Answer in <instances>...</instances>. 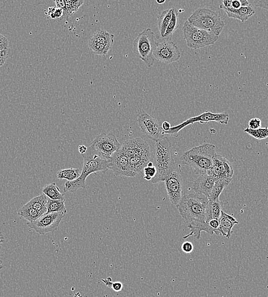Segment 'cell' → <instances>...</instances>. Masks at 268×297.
I'll list each match as a JSON object with an SVG mask.
<instances>
[{
	"instance_id": "cell-1",
	"label": "cell",
	"mask_w": 268,
	"mask_h": 297,
	"mask_svg": "<svg viewBox=\"0 0 268 297\" xmlns=\"http://www.w3.org/2000/svg\"><path fill=\"white\" fill-rule=\"evenodd\" d=\"M153 164L157 169L156 175L151 180L154 184L164 182L174 171L175 162L172 155V145L167 137L161 138L155 142Z\"/></svg>"
},
{
	"instance_id": "cell-2",
	"label": "cell",
	"mask_w": 268,
	"mask_h": 297,
	"mask_svg": "<svg viewBox=\"0 0 268 297\" xmlns=\"http://www.w3.org/2000/svg\"><path fill=\"white\" fill-rule=\"evenodd\" d=\"M209 200L205 196L191 193L181 198L176 206L183 218L189 223H206L208 213Z\"/></svg>"
},
{
	"instance_id": "cell-3",
	"label": "cell",
	"mask_w": 268,
	"mask_h": 297,
	"mask_svg": "<svg viewBox=\"0 0 268 297\" xmlns=\"http://www.w3.org/2000/svg\"><path fill=\"white\" fill-rule=\"evenodd\" d=\"M216 154L214 145L205 144L184 152L180 160L184 165L191 167L196 174L203 175L207 174L211 169Z\"/></svg>"
},
{
	"instance_id": "cell-4",
	"label": "cell",
	"mask_w": 268,
	"mask_h": 297,
	"mask_svg": "<svg viewBox=\"0 0 268 297\" xmlns=\"http://www.w3.org/2000/svg\"><path fill=\"white\" fill-rule=\"evenodd\" d=\"M84 159V165L81 175L79 179L73 182H67L63 188L64 192H75L81 188L86 187V180L92 173L98 172H106L109 170L110 161L103 160L98 155L95 154L89 147L87 152L82 155Z\"/></svg>"
},
{
	"instance_id": "cell-5",
	"label": "cell",
	"mask_w": 268,
	"mask_h": 297,
	"mask_svg": "<svg viewBox=\"0 0 268 297\" xmlns=\"http://www.w3.org/2000/svg\"><path fill=\"white\" fill-rule=\"evenodd\" d=\"M187 21L193 27L218 37L225 26L221 17L217 13L207 8L197 9L189 17Z\"/></svg>"
},
{
	"instance_id": "cell-6",
	"label": "cell",
	"mask_w": 268,
	"mask_h": 297,
	"mask_svg": "<svg viewBox=\"0 0 268 297\" xmlns=\"http://www.w3.org/2000/svg\"><path fill=\"white\" fill-rule=\"evenodd\" d=\"M158 43L155 40V34L150 28L138 34L133 42V50L136 56L144 62L148 68L153 66V53Z\"/></svg>"
},
{
	"instance_id": "cell-7",
	"label": "cell",
	"mask_w": 268,
	"mask_h": 297,
	"mask_svg": "<svg viewBox=\"0 0 268 297\" xmlns=\"http://www.w3.org/2000/svg\"><path fill=\"white\" fill-rule=\"evenodd\" d=\"M182 31L187 46L194 50L214 45L219 37L204 30L193 27L188 21L184 23Z\"/></svg>"
},
{
	"instance_id": "cell-8",
	"label": "cell",
	"mask_w": 268,
	"mask_h": 297,
	"mask_svg": "<svg viewBox=\"0 0 268 297\" xmlns=\"http://www.w3.org/2000/svg\"><path fill=\"white\" fill-rule=\"evenodd\" d=\"M121 145L112 133H103L95 139L89 147L95 154L103 159L110 161L113 154L120 148Z\"/></svg>"
},
{
	"instance_id": "cell-9",
	"label": "cell",
	"mask_w": 268,
	"mask_h": 297,
	"mask_svg": "<svg viewBox=\"0 0 268 297\" xmlns=\"http://www.w3.org/2000/svg\"><path fill=\"white\" fill-rule=\"evenodd\" d=\"M230 120V115L226 113H213L210 111L203 113L199 115L190 118L185 122L178 125V126L171 127L170 130L163 132V135H169L175 137H178L179 132L185 127L195 123L201 124L209 122H216L221 124L227 125Z\"/></svg>"
},
{
	"instance_id": "cell-10",
	"label": "cell",
	"mask_w": 268,
	"mask_h": 297,
	"mask_svg": "<svg viewBox=\"0 0 268 297\" xmlns=\"http://www.w3.org/2000/svg\"><path fill=\"white\" fill-rule=\"evenodd\" d=\"M64 215L59 213H46L42 215L36 221L28 222L27 225L40 234L53 233L57 230Z\"/></svg>"
},
{
	"instance_id": "cell-11",
	"label": "cell",
	"mask_w": 268,
	"mask_h": 297,
	"mask_svg": "<svg viewBox=\"0 0 268 297\" xmlns=\"http://www.w3.org/2000/svg\"><path fill=\"white\" fill-rule=\"evenodd\" d=\"M137 121L142 132L149 139L155 141L161 139L163 131L157 119L142 111L138 115Z\"/></svg>"
},
{
	"instance_id": "cell-12",
	"label": "cell",
	"mask_w": 268,
	"mask_h": 297,
	"mask_svg": "<svg viewBox=\"0 0 268 297\" xmlns=\"http://www.w3.org/2000/svg\"><path fill=\"white\" fill-rule=\"evenodd\" d=\"M154 57L159 62L169 64L178 61L180 52L178 47L174 42L165 40L158 43L153 53Z\"/></svg>"
},
{
	"instance_id": "cell-13",
	"label": "cell",
	"mask_w": 268,
	"mask_h": 297,
	"mask_svg": "<svg viewBox=\"0 0 268 297\" xmlns=\"http://www.w3.org/2000/svg\"><path fill=\"white\" fill-rule=\"evenodd\" d=\"M233 173L231 163L221 155L216 154L213 158V165L207 174L213 176L218 180H232Z\"/></svg>"
},
{
	"instance_id": "cell-14",
	"label": "cell",
	"mask_w": 268,
	"mask_h": 297,
	"mask_svg": "<svg viewBox=\"0 0 268 297\" xmlns=\"http://www.w3.org/2000/svg\"><path fill=\"white\" fill-rule=\"evenodd\" d=\"M109 169L114 172L116 176H126L134 177L131 170L129 158L125 154L122 148L116 151L110 160Z\"/></svg>"
},
{
	"instance_id": "cell-15",
	"label": "cell",
	"mask_w": 268,
	"mask_h": 297,
	"mask_svg": "<svg viewBox=\"0 0 268 297\" xmlns=\"http://www.w3.org/2000/svg\"><path fill=\"white\" fill-rule=\"evenodd\" d=\"M164 183L171 203L176 206L183 197V185L181 175L178 172L173 171L164 181Z\"/></svg>"
},
{
	"instance_id": "cell-16",
	"label": "cell",
	"mask_w": 268,
	"mask_h": 297,
	"mask_svg": "<svg viewBox=\"0 0 268 297\" xmlns=\"http://www.w3.org/2000/svg\"><path fill=\"white\" fill-rule=\"evenodd\" d=\"M121 148L129 158L151 153L149 145L141 138L127 140Z\"/></svg>"
},
{
	"instance_id": "cell-17",
	"label": "cell",
	"mask_w": 268,
	"mask_h": 297,
	"mask_svg": "<svg viewBox=\"0 0 268 297\" xmlns=\"http://www.w3.org/2000/svg\"><path fill=\"white\" fill-rule=\"evenodd\" d=\"M217 180L207 174L201 175L193 182V191L198 195L205 196L209 199Z\"/></svg>"
},
{
	"instance_id": "cell-18",
	"label": "cell",
	"mask_w": 268,
	"mask_h": 297,
	"mask_svg": "<svg viewBox=\"0 0 268 297\" xmlns=\"http://www.w3.org/2000/svg\"><path fill=\"white\" fill-rule=\"evenodd\" d=\"M220 229L223 236L230 239L232 234V228L236 224H238L236 218L222 211L221 216L219 218Z\"/></svg>"
},
{
	"instance_id": "cell-19",
	"label": "cell",
	"mask_w": 268,
	"mask_h": 297,
	"mask_svg": "<svg viewBox=\"0 0 268 297\" xmlns=\"http://www.w3.org/2000/svg\"><path fill=\"white\" fill-rule=\"evenodd\" d=\"M151 153L141 155V156L133 157L129 158L131 170L134 177L140 174L145 167L151 161Z\"/></svg>"
},
{
	"instance_id": "cell-20",
	"label": "cell",
	"mask_w": 268,
	"mask_h": 297,
	"mask_svg": "<svg viewBox=\"0 0 268 297\" xmlns=\"http://www.w3.org/2000/svg\"><path fill=\"white\" fill-rule=\"evenodd\" d=\"M188 227L191 231L189 234L184 236V239H186L190 236H193L196 240L200 239L202 231H206L210 235L216 234L215 230L206 222L204 223L198 222L189 223Z\"/></svg>"
},
{
	"instance_id": "cell-21",
	"label": "cell",
	"mask_w": 268,
	"mask_h": 297,
	"mask_svg": "<svg viewBox=\"0 0 268 297\" xmlns=\"http://www.w3.org/2000/svg\"><path fill=\"white\" fill-rule=\"evenodd\" d=\"M226 13L230 18L238 20L244 23L254 15L255 11L252 6H250L241 7L237 10H229L226 11Z\"/></svg>"
},
{
	"instance_id": "cell-22",
	"label": "cell",
	"mask_w": 268,
	"mask_h": 297,
	"mask_svg": "<svg viewBox=\"0 0 268 297\" xmlns=\"http://www.w3.org/2000/svg\"><path fill=\"white\" fill-rule=\"evenodd\" d=\"M113 34L105 31H98L90 37L89 41L104 45L107 48H111L114 43Z\"/></svg>"
},
{
	"instance_id": "cell-23",
	"label": "cell",
	"mask_w": 268,
	"mask_h": 297,
	"mask_svg": "<svg viewBox=\"0 0 268 297\" xmlns=\"http://www.w3.org/2000/svg\"><path fill=\"white\" fill-rule=\"evenodd\" d=\"M48 199L49 198L44 194H42V195L34 198L26 204L43 215L47 213L46 206Z\"/></svg>"
},
{
	"instance_id": "cell-24",
	"label": "cell",
	"mask_w": 268,
	"mask_h": 297,
	"mask_svg": "<svg viewBox=\"0 0 268 297\" xmlns=\"http://www.w3.org/2000/svg\"><path fill=\"white\" fill-rule=\"evenodd\" d=\"M41 191L49 199L53 200L65 201L64 195L60 192L59 188L55 183H51L45 185Z\"/></svg>"
},
{
	"instance_id": "cell-25",
	"label": "cell",
	"mask_w": 268,
	"mask_h": 297,
	"mask_svg": "<svg viewBox=\"0 0 268 297\" xmlns=\"http://www.w3.org/2000/svg\"><path fill=\"white\" fill-rule=\"evenodd\" d=\"M172 9L163 11L158 17V29L160 35L163 38L172 17Z\"/></svg>"
},
{
	"instance_id": "cell-26",
	"label": "cell",
	"mask_w": 268,
	"mask_h": 297,
	"mask_svg": "<svg viewBox=\"0 0 268 297\" xmlns=\"http://www.w3.org/2000/svg\"><path fill=\"white\" fill-rule=\"evenodd\" d=\"M230 181L226 180H217L214 184L213 190H212L209 201H219V197L223 191L224 189L228 186L230 184Z\"/></svg>"
},
{
	"instance_id": "cell-27",
	"label": "cell",
	"mask_w": 268,
	"mask_h": 297,
	"mask_svg": "<svg viewBox=\"0 0 268 297\" xmlns=\"http://www.w3.org/2000/svg\"><path fill=\"white\" fill-rule=\"evenodd\" d=\"M19 216L24 218L29 222H33L36 221L37 219L40 218L42 215L37 212L36 210L30 207L27 204H25L21 207L18 211Z\"/></svg>"
},
{
	"instance_id": "cell-28",
	"label": "cell",
	"mask_w": 268,
	"mask_h": 297,
	"mask_svg": "<svg viewBox=\"0 0 268 297\" xmlns=\"http://www.w3.org/2000/svg\"><path fill=\"white\" fill-rule=\"evenodd\" d=\"M172 17L170 22L168 25L166 33L164 34V38H165L166 40L170 41L173 34L178 29L179 27V24L178 22V12L175 8H172Z\"/></svg>"
},
{
	"instance_id": "cell-29",
	"label": "cell",
	"mask_w": 268,
	"mask_h": 297,
	"mask_svg": "<svg viewBox=\"0 0 268 297\" xmlns=\"http://www.w3.org/2000/svg\"><path fill=\"white\" fill-rule=\"evenodd\" d=\"M65 201L53 200L48 199L47 203V213H59L65 214L67 213Z\"/></svg>"
},
{
	"instance_id": "cell-30",
	"label": "cell",
	"mask_w": 268,
	"mask_h": 297,
	"mask_svg": "<svg viewBox=\"0 0 268 297\" xmlns=\"http://www.w3.org/2000/svg\"><path fill=\"white\" fill-rule=\"evenodd\" d=\"M82 170L79 169L70 168L62 169L58 171V180H67L68 182H73L80 177Z\"/></svg>"
},
{
	"instance_id": "cell-31",
	"label": "cell",
	"mask_w": 268,
	"mask_h": 297,
	"mask_svg": "<svg viewBox=\"0 0 268 297\" xmlns=\"http://www.w3.org/2000/svg\"><path fill=\"white\" fill-rule=\"evenodd\" d=\"M84 3V1H65V7L63 9V15L61 19H68L74 14Z\"/></svg>"
},
{
	"instance_id": "cell-32",
	"label": "cell",
	"mask_w": 268,
	"mask_h": 297,
	"mask_svg": "<svg viewBox=\"0 0 268 297\" xmlns=\"http://www.w3.org/2000/svg\"><path fill=\"white\" fill-rule=\"evenodd\" d=\"M244 132L250 136L258 140L266 139L268 137V128H260L256 130H252L249 128L244 129Z\"/></svg>"
},
{
	"instance_id": "cell-33",
	"label": "cell",
	"mask_w": 268,
	"mask_h": 297,
	"mask_svg": "<svg viewBox=\"0 0 268 297\" xmlns=\"http://www.w3.org/2000/svg\"><path fill=\"white\" fill-rule=\"evenodd\" d=\"M223 206L222 201H209V210L214 219H219L221 216Z\"/></svg>"
},
{
	"instance_id": "cell-34",
	"label": "cell",
	"mask_w": 268,
	"mask_h": 297,
	"mask_svg": "<svg viewBox=\"0 0 268 297\" xmlns=\"http://www.w3.org/2000/svg\"><path fill=\"white\" fill-rule=\"evenodd\" d=\"M88 45L91 50L95 54L105 56L110 49L104 45L89 40Z\"/></svg>"
},
{
	"instance_id": "cell-35",
	"label": "cell",
	"mask_w": 268,
	"mask_h": 297,
	"mask_svg": "<svg viewBox=\"0 0 268 297\" xmlns=\"http://www.w3.org/2000/svg\"><path fill=\"white\" fill-rule=\"evenodd\" d=\"M46 14L53 19H61L63 15V11L62 9L50 7L48 8Z\"/></svg>"
},
{
	"instance_id": "cell-36",
	"label": "cell",
	"mask_w": 268,
	"mask_h": 297,
	"mask_svg": "<svg viewBox=\"0 0 268 297\" xmlns=\"http://www.w3.org/2000/svg\"><path fill=\"white\" fill-rule=\"evenodd\" d=\"M102 281L105 283V285L114 290L116 292H119L122 290L123 284L120 282H113L110 277L106 279H102Z\"/></svg>"
},
{
	"instance_id": "cell-37",
	"label": "cell",
	"mask_w": 268,
	"mask_h": 297,
	"mask_svg": "<svg viewBox=\"0 0 268 297\" xmlns=\"http://www.w3.org/2000/svg\"><path fill=\"white\" fill-rule=\"evenodd\" d=\"M145 176L144 179L147 181H151L155 177L157 174V169L154 166L149 167L147 166L144 169Z\"/></svg>"
},
{
	"instance_id": "cell-38",
	"label": "cell",
	"mask_w": 268,
	"mask_h": 297,
	"mask_svg": "<svg viewBox=\"0 0 268 297\" xmlns=\"http://www.w3.org/2000/svg\"><path fill=\"white\" fill-rule=\"evenodd\" d=\"M261 121L260 118H253L248 123L249 128L252 130L261 128Z\"/></svg>"
},
{
	"instance_id": "cell-39",
	"label": "cell",
	"mask_w": 268,
	"mask_h": 297,
	"mask_svg": "<svg viewBox=\"0 0 268 297\" xmlns=\"http://www.w3.org/2000/svg\"><path fill=\"white\" fill-rule=\"evenodd\" d=\"M194 249L193 245L189 241H185L181 245V250L185 253L189 254L193 252Z\"/></svg>"
},
{
	"instance_id": "cell-40",
	"label": "cell",
	"mask_w": 268,
	"mask_h": 297,
	"mask_svg": "<svg viewBox=\"0 0 268 297\" xmlns=\"http://www.w3.org/2000/svg\"><path fill=\"white\" fill-rule=\"evenodd\" d=\"M9 49L0 50V67L6 63L9 55Z\"/></svg>"
},
{
	"instance_id": "cell-41",
	"label": "cell",
	"mask_w": 268,
	"mask_h": 297,
	"mask_svg": "<svg viewBox=\"0 0 268 297\" xmlns=\"http://www.w3.org/2000/svg\"><path fill=\"white\" fill-rule=\"evenodd\" d=\"M9 49V41L7 38L0 33V50Z\"/></svg>"
},
{
	"instance_id": "cell-42",
	"label": "cell",
	"mask_w": 268,
	"mask_h": 297,
	"mask_svg": "<svg viewBox=\"0 0 268 297\" xmlns=\"http://www.w3.org/2000/svg\"><path fill=\"white\" fill-rule=\"evenodd\" d=\"M253 4L255 7L265 9L268 11V0H256Z\"/></svg>"
},
{
	"instance_id": "cell-43",
	"label": "cell",
	"mask_w": 268,
	"mask_h": 297,
	"mask_svg": "<svg viewBox=\"0 0 268 297\" xmlns=\"http://www.w3.org/2000/svg\"><path fill=\"white\" fill-rule=\"evenodd\" d=\"M5 241V239H4V234L2 232H0V270H2L3 268V262L2 260V245L3 243Z\"/></svg>"
},
{
	"instance_id": "cell-44",
	"label": "cell",
	"mask_w": 268,
	"mask_h": 297,
	"mask_svg": "<svg viewBox=\"0 0 268 297\" xmlns=\"http://www.w3.org/2000/svg\"><path fill=\"white\" fill-rule=\"evenodd\" d=\"M171 128V124L168 122H164L162 124V128L163 132L169 131Z\"/></svg>"
},
{
	"instance_id": "cell-45",
	"label": "cell",
	"mask_w": 268,
	"mask_h": 297,
	"mask_svg": "<svg viewBox=\"0 0 268 297\" xmlns=\"http://www.w3.org/2000/svg\"><path fill=\"white\" fill-rule=\"evenodd\" d=\"M57 8L63 9L65 7V1H54Z\"/></svg>"
},
{
	"instance_id": "cell-46",
	"label": "cell",
	"mask_w": 268,
	"mask_h": 297,
	"mask_svg": "<svg viewBox=\"0 0 268 297\" xmlns=\"http://www.w3.org/2000/svg\"><path fill=\"white\" fill-rule=\"evenodd\" d=\"M79 152L82 154L83 155L87 152L88 148L86 147L85 145H80L79 148Z\"/></svg>"
},
{
	"instance_id": "cell-47",
	"label": "cell",
	"mask_w": 268,
	"mask_h": 297,
	"mask_svg": "<svg viewBox=\"0 0 268 297\" xmlns=\"http://www.w3.org/2000/svg\"><path fill=\"white\" fill-rule=\"evenodd\" d=\"M157 3L159 4V5H161V4H163L166 3V0H157Z\"/></svg>"
}]
</instances>
